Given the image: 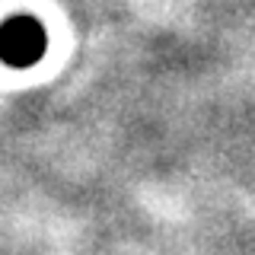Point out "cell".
Returning <instances> with one entry per match:
<instances>
[{
  "mask_svg": "<svg viewBox=\"0 0 255 255\" xmlns=\"http://www.w3.org/2000/svg\"><path fill=\"white\" fill-rule=\"evenodd\" d=\"M45 51V32L35 19L26 16H13L0 26V61L10 67H26L35 64Z\"/></svg>",
  "mask_w": 255,
  "mask_h": 255,
  "instance_id": "6da1fadb",
  "label": "cell"
}]
</instances>
